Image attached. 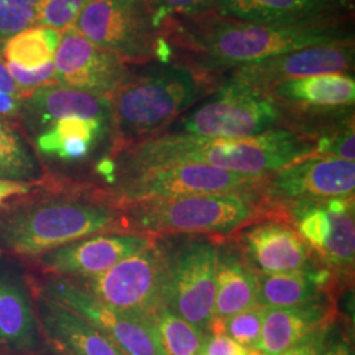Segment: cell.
I'll return each mask as SVG.
<instances>
[{"label": "cell", "instance_id": "cell-40", "mask_svg": "<svg viewBox=\"0 0 355 355\" xmlns=\"http://www.w3.org/2000/svg\"><path fill=\"white\" fill-rule=\"evenodd\" d=\"M37 355H70L67 354L64 350L60 349L58 346H55L54 343H48L45 340V345L44 347L41 349V352Z\"/></svg>", "mask_w": 355, "mask_h": 355}, {"label": "cell", "instance_id": "cell-9", "mask_svg": "<svg viewBox=\"0 0 355 355\" xmlns=\"http://www.w3.org/2000/svg\"><path fill=\"white\" fill-rule=\"evenodd\" d=\"M73 26L128 66H144L158 58L161 36L148 0H95Z\"/></svg>", "mask_w": 355, "mask_h": 355}, {"label": "cell", "instance_id": "cell-18", "mask_svg": "<svg viewBox=\"0 0 355 355\" xmlns=\"http://www.w3.org/2000/svg\"><path fill=\"white\" fill-rule=\"evenodd\" d=\"M44 345L36 303L26 282L0 266V354L37 355Z\"/></svg>", "mask_w": 355, "mask_h": 355}, {"label": "cell", "instance_id": "cell-11", "mask_svg": "<svg viewBox=\"0 0 355 355\" xmlns=\"http://www.w3.org/2000/svg\"><path fill=\"white\" fill-rule=\"evenodd\" d=\"M36 293L67 306L87 320L125 355H165L150 320L104 304L76 280L51 275L37 283Z\"/></svg>", "mask_w": 355, "mask_h": 355}, {"label": "cell", "instance_id": "cell-29", "mask_svg": "<svg viewBox=\"0 0 355 355\" xmlns=\"http://www.w3.org/2000/svg\"><path fill=\"white\" fill-rule=\"evenodd\" d=\"M153 328L165 355H202L208 333H204L167 308L157 311Z\"/></svg>", "mask_w": 355, "mask_h": 355}, {"label": "cell", "instance_id": "cell-38", "mask_svg": "<svg viewBox=\"0 0 355 355\" xmlns=\"http://www.w3.org/2000/svg\"><path fill=\"white\" fill-rule=\"evenodd\" d=\"M320 355H354V350H353L352 341L347 336L338 334L337 337L330 338L329 331L328 341L325 343V346H324V349H322Z\"/></svg>", "mask_w": 355, "mask_h": 355}, {"label": "cell", "instance_id": "cell-32", "mask_svg": "<svg viewBox=\"0 0 355 355\" xmlns=\"http://www.w3.org/2000/svg\"><path fill=\"white\" fill-rule=\"evenodd\" d=\"M95 0H45L36 26H51L60 32L76 23L80 12Z\"/></svg>", "mask_w": 355, "mask_h": 355}, {"label": "cell", "instance_id": "cell-24", "mask_svg": "<svg viewBox=\"0 0 355 355\" xmlns=\"http://www.w3.org/2000/svg\"><path fill=\"white\" fill-rule=\"evenodd\" d=\"M334 274L328 267H308L258 277V306L280 308L324 299Z\"/></svg>", "mask_w": 355, "mask_h": 355}, {"label": "cell", "instance_id": "cell-39", "mask_svg": "<svg viewBox=\"0 0 355 355\" xmlns=\"http://www.w3.org/2000/svg\"><path fill=\"white\" fill-rule=\"evenodd\" d=\"M23 99L15 98L0 92V117L7 120H19L21 112Z\"/></svg>", "mask_w": 355, "mask_h": 355}, {"label": "cell", "instance_id": "cell-35", "mask_svg": "<svg viewBox=\"0 0 355 355\" xmlns=\"http://www.w3.org/2000/svg\"><path fill=\"white\" fill-rule=\"evenodd\" d=\"M202 355H259V352L242 346L227 334H208Z\"/></svg>", "mask_w": 355, "mask_h": 355}, {"label": "cell", "instance_id": "cell-36", "mask_svg": "<svg viewBox=\"0 0 355 355\" xmlns=\"http://www.w3.org/2000/svg\"><path fill=\"white\" fill-rule=\"evenodd\" d=\"M333 325V324H331ZM325 327L321 329L316 330L313 333H311L308 337H305L303 341L296 343L295 346H292L291 349L286 350L284 353L279 355H320L325 343L328 341V336H329L330 328Z\"/></svg>", "mask_w": 355, "mask_h": 355}, {"label": "cell", "instance_id": "cell-16", "mask_svg": "<svg viewBox=\"0 0 355 355\" xmlns=\"http://www.w3.org/2000/svg\"><path fill=\"white\" fill-rule=\"evenodd\" d=\"M216 11L262 26L324 28L353 23L354 0H217Z\"/></svg>", "mask_w": 355, "mask_h": 355}, {"label": "cell", "instance_id": "cell-3", "mask_svg": "<svg viewBox=\"0 0 355 355\" xmlns=\"http://www.w3.org/2000/svg\"><path fill=\"white\" fill-rule=\"evenodd\" d=\"M220 85L174 61L140 66L110 95L111 150L158 136Z\"/></svg>", "mask_w": 355, "mask_h": 355}, {"label": "cell", "instance_id": "cell-10", "mask_svg": "<svg viewBox=\"0 0 355 355\" xmlns=\"http://www.w3.org/2000/svg\"><path fill=\"white\" fill-rule=\"evenodd\" d=\"M114 309L150 320L165 306V257L157 239L105 272L73 279Z\"/></svg>", "mask_w": 355, "mask_h": 355}, {"label": "cell", "instance_id": "cell-14", "mask_svg": "<svg viewBox=\"0 0 355 355\" xmlns=\"http://www.w3.org/2000/svg\"><path fill=\"white\" fill-rule=\"evenodd\" d=\"M153 241L154 237L130 232L101 233L41 254L36 262L44 272L53 277L89 279L145 249Z\"/></svg>", "mask_w": 355, "mask_h": 355}, {"label": "cell", "instance_id": "cell-34", "mask_svg": "<svg viewBox=\"0 0 355 355\" xmlns=\"http://www.w3.org/2000/svg\"><path fill=\"white\" fill-rule=\"evenodd\" d=\"M6 64H7V69L12 76L15 83L23 92L24 99L35 89L57 83L55 67L53 62L44 64L35 70H26L17 64H10V62H6Z\"/></svg>", "mask_w": 355, "mask_h": 355}, {"label": "cell", "instance_id": "cell-2", "mask_svg": "<svg viewBox=\"0 0 355 355\" xmlns=\"http://www.w3.org/2000/svg\"><path fill=\"white\" fill-rule=\"evenodd\" d=\"M315 154V137L290 127L241 139L162 133L111 150L98 165V173L112 182L154 167L200 164L246 175H270Z\"/></svg>", "mask_w": 355, "mask_h": 355}, {"label": "cell", "instance_id": "cell-17", "mask_svg": "<svg viewBox=\"0 0 355 355\" xmlns=\"http://www.w3.org/2000/svg\"><path fill=\"white\" fill-rule=\"evenodd\" d=\"M242 257L259 274H278L312 267L313 250L287 221L268 220L243 229Z\"/></svg>", "mask_w": 355, "mask_h": 355}, {"label": "cell", "instance_id": "cell-1", "mask_svg": "<svg viewBox=\"0 0 355 355\" xmlns=\"http://www.w3.org/2000/svg\"><path fill=\"white\" fill-rule=\"evenodd\" d=\"M166 61L189 66L218 85L230 70L280 53L354 41L353 23L324 28L254 24L211 12L174 17L159 26Z\"/></svg>", "mask_w": 355, "mask_h": 355}, {"label": "cell", "instance_id": "cell-12", "mask_svg": "<svg viewBox=\"0 0 355 355\" xmlns=\"http://www.w3.org/2000/svg\"><path fill=\"white\" fill-rule=\"evenodd\" d=\"M262 187L267 202L279 204L282 209L287 205L353 196L354 161L313 155L270 174Z\"/></svg>", "mask_w": 355, "mask_h": 355}, {"label": "cell", "instance_id": "cell-42", "mask_svg": "<svg viewBox=\"0 0 355 355\" xmlns=\"http://www.w3.org/2000/svg\"><path fill=\"white\" fill-rule=\"evenodd\" d=\"M0 355H1V354H0Z\"/></svg>", "mask_w": 355, "mask_h": 355}, {"label": "cell", "instance_id": "cell-26", "mask_svg": "<svg viewBox=\"0 0 355 355\" xmlns=\"http://www.w3.org/2000/svg\"><path fill=\"white\" fill-rule=\"evenodd\" d=\"M329 211L331 232L322 253L325 263L336 270H350L354 266V195L325 200Z\"/></svg>", "mask_w": 355, "mask_h": 355}, {"label": "cell", "instance_id": "cell-19", "mask_svg": "<svg viewBox=\"0 0 355 355\" xmlns=\"http://www.w3.org/2000/svg\"><path fill=\"white\" fill-rule=\"evenodd\" d=\"M38 321L48 343L70 355H125L102 330L67 306L36 293Z\"/></svg>", "mask_w": 355, "mask_h": 355}, {"label": "cell", "instance_id": "cell-31", "mask_svg": "<svg viewBox=\"0 0 355 355\" xmlns=\"http://www.w3.org/2000/svg\"><path fill=\"white\" fill-rule=\"evenodd\" d=\"M265 308L255 306L224 320V334L242 346L257 350L259 343Z\"/></svg>", "mask_w": 355, "mask_h": 355}, {"label": "cell", "instance_id": "cell-7", "mask_svg": "<svg viewBox=\"0 0 355 355\" xmlns=\"http://www.w3.org/2000/svg\"><path fill=\"white\" fill-rule=\"evenodd\" d=\"M165 257V306L208 333L214 318L218 246L205 236L157 239Z\"/></svg>", "mask_w": 355, "mask_h": 355}, {"label": "cell", "instance_id": "cell-37", "mask_svg": "<svg viewBox=\"0 0 355 355\" xmlns=\"http://www.w3.org/2000/svg\"><path fill=\"white\" fill-rule=\"evenodd\" d=\"M32 189V183L0 179V207L6 200L11 199L13 196H24L31 193Z\"/></svg>", "mask_w": 355, "mask_h": 355}, {"label": "cell", "instance_id": "cell-5", "mask_svg": "<svg viewBox=\"0 0 355 355\" xmlns=\"http://www.w3.org/2000/svg\"><path fill=\"white\" fill-rule=\"evenodd\" d=\"M127 232L149 237L229 236L261 215L253 192L208 193L133 204L119 209Z\"/></svg>", "mask_w": 355, "mask_h": 355}, {"label": "cell", "instance_id": "cell-41", "mask_svg": "<svg viewBox=\"0 0 355 355\" xmlns=\"http://www.w3.org/2000/svg\"><path fill=\"white\" fill-rule=\"evenodd\" d=\"M259 355H262V354H261V353H259Z\"/></svg>", "mask_w": 355, "mask_h": 355}, {"label": "cell", "instance_id": "cell-27", "mask_svg": "<svg viewBox=\"0 0 355 355\" xmlns=\"http://www.w3.org/2000/svg\"><path fill=\"white\" fill-rule=\"evenodd\" d=\"M62 32L51 26H35L8 38L0 48L4 61L26 70L53 62Z\"/></svg>", "mask_w": 355, "mask_h": 355}, {"label": "cell", "instance_id": "cell-22", "mask_svg": "<svg viewBox=\"0 0 355 355\" xmlns=\"http://www.w3.org/2000/svg\"><path fill=\"white\" fill-rule=\"evenodd\" d=\"M336 320L328 297L304 304L265 308L257 350L262 355H279L303 341L311 333L329 327Z\"/></svg>", "mask_w": 355, "mask_h": 355}, {"label": "cell", "instance_id": "cell-30", "mask_svg": "<svg viewBox=\"0 0 355 355\" xmlns=\"http://www.w3.org/2000/svg\"><path fill=\"white\" fill-rule=\"evenodd\" d=\"M45 0H0V48L13 35L36 26Z\"/></svg>", "mask_w": 355, "mask_h": 355}, {"label": "cell", "instance_id": "cell-20", "mask_svg": "<svg viewBox=\"0 0 355 355\" xmlns=\"http://www.w3.org/2000/svg\"><path fill=\"white\" fill-rule=\"evenodd\" d=\"M108 132L112 133L111 121L79 116H64L26 130L35 152L61 162L87 159Z\"/></svg>", "mask_w": 355, "mask_h": 355}, {"label": "cell", "instance_id": "cell-28", "mask_svg": "<svg viewBox=\"0 0 355 355\" xmlns=\"http://www.w3.org/2000/svg\"><path fill=\"white\" fill-rule=\"evenodd\" d=\"M41 175L37 155L19 127L0 117V179L31 183Z\"/></svg>", "mask_w": 355, "mask_h": 355}, {"label": "cell", "instance_id": "cell-8", "mask_svg": "<svg viewBox=\"0 0 355 355\" xmlns=\"http://www.w3.org/2000/svg\"><path fill=\"white\" fill-rule=\"evenodd\" d=\"M268 175H246L200 164H177L116 178L110 191L116 209L133 204L174 200L195 195L253 192Z\"/></svg>", "mask_w": 355, "mask_h": 355}, {"label": "cell", "instance_id": "cell-6", "mask_svg": "<svg viewBox=\"0 0 355 355\" xmlns=\"http://www.w3.org/2000/svg\"><path fill=\"white\" fill-rule=\"evenodd\" d=\"M164 133L207 139H241L282 128L287 111L266 91L225 79ZM162 135V133H161Z\"/></svg>", "mask_w": 355, "mask_h": 355}, {"label": "cell", "instance_id": "cell-25", "mask_svg": "<svg viewBox=\"0 0 355 355\" xmlns=\"http://www.w3.org/2000/svg\"><path fill=\"white\" fill-rule=\"evenodd\" d=\"M255 306H258L257 272L240 253L218 249L214 318L225 320Z\"/></svg>", "mask_w": 355, "mask_h": 355}, {"label": "cell", "instance_id": "cell-15", "mask_svg": "<svg viewBox=\"0 0 355 355\" xmlns=\"http://www.w3.org/2000/svg\"><path fill=\"white\" fill-rule=\"evenodd\" d=\"M53 64L58 85L98 96H110L130 73V66L92 44L73 26L62 32Z\"/></svg>", "mask_w": 355, "mask_h": 355}, {"label": "cell", "instance_id": "cell-13", "mask_svg": "<svg viewBox=\"0 0 355 355\" xmlns=\"http://www.w3.org/2000/svg\"><path fill=\"white\" fill-rule=\"evenodd\" d=\"M354 66V41H347L308 46L262 58L230 70L221 80H240L265 91L287 79L322 74H353Z\"/></svg>", "mask_w": 355, "mask_h": 355}, {"label": "cell", "instance_id": "cell-21", "mask_svg": "<svg viewBox=\"0 0 355 355\" xmlns=\"http://www.w3.org/2000/svg\"><path fill=\"white\" fill-rule=\"evenodd\" d=\"M284 110L293 112H343L353 108V74H322L282 80L265 89Z\"/></svg>", "mask_w": 355, "mask_h": 355}, {"label": "cell", "instance_id": "cell-33", "mask_svg": "<svg viewBox=\"0 0 355 355\" xmlns=\"http://www.w3.org/2000/svg\"><path fill=\"white\" fill-rule=\"evenodd\" d=\"M153 12V24L159 26L168 19L186 17L216 10L217 0H148ZM159 32V31H158Z\"/></svg>", "mask_w": 355, "mask_h": 355}, {"label": "cell", "instance_id": "cell-23", "mask_svg": "<svg viewBox=\"0 0 355 355\" xmlns=\"http://www.w3.org/2000/svg\"><path fill=\"white\" fill-rule=\"evenodd\" d=\"M64 116L101 119L112 124L110 96H98L58 83L48 85L35 89L23 99L19 120L24 129L29 130Z\"/></svg>", "mask_w": 355, "mask_h": 355}, {"label": "cell", "instance_id": "cell-4", "mask_svg": "<svg viewBox=\"0 0 355 355\" xmlns=\"http://www.w3.org/2000/svg\"><path fill=\"white\" fill-rule=\"evenodd\" d=\"M127 232L111 205L79 200H45L15 209L0 220V246L23 257L41 254L94 234Z\"/></svg>", "mask_w": 355, "mask_h": 355}]
</instances>
